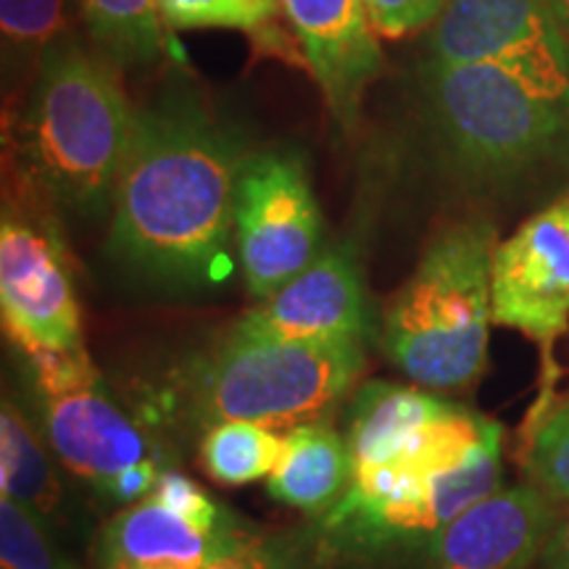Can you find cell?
<instances>
[{"mask_svg":"<svg viewBox=\"0 0 569 569\" xmlns=\"http://www.w3.org/2000/svg\"><path fill=\"white\" fill-rule=\"evenodd\" d=\"M248 151L201 96L172 88L134 113L113 190L109 251L146 280L203 288L230 269L234 188Z\"/></svg>","mask_w":569,"mask_h":569,"instance_id":"cell-1","label":"cell"},{"mask_svg":"<svg viewBox=\"0 0 569 569\" xmlns=\"http://www.w3.org/2000/svg\"><path fill=\"white\" fill-rule=\"evenodd\" d=\"M134 113L119 67L67 34L40 61L13 119V167L42 201L101 213L113 201Z\"/></svg>","mask_w":569,"mask_h":569,"instance_id":"cell-2","label":"cell"},{"mask_svg":"<svg viewBox=\"0 0 569 569\" xmlns=\"http://www.w3.org/2000/svg\"><path fill=\"white\" fill-rule=\"evenodd\" d=\"M501 425L453 403L380 457L356 465L322 528L361 546L430 543L448 522L501 490Z\"/></svg>","mask_w":569,"mask_h":569,"instance_id":"cell-3","label":"cell"},{"mask_svg":"<svg viewBox=\"0 0 569 569\" xmlns=\"http://www.w3.org/2000/svg\"><path fill=\"white\" fill-rule=\"evenodd\" d=\"M419 124L440 172L475 193L569 182V111L501 69L425 61Z\"/></svg>","mask_w":569,"mask_h":569,"instance_id":"cell-4","label":"cell"},{"mask_svg":"<svg viewBox=\"0 0 569 569\" xmlns=\"http://www.w3.org/2000/svg\"><path fill=\"white\" fill-rule=\"evenodd\" d=\"M496 246L488 219L443 227L388 303L382 351L415 386L459 390L486 372Z\"/></svg>","mask_w":569,"mask_h":569,"instance_id":"cell-5","label":"cell"},{"mask_svg":"<svg viewBox=\"0 0 569 569\" xmlns=\"http://www.w3.org/2000/svg\"><path fill=\"white\" fill-rule=\"evenodd\" d=\"M365 369V340H272L227 332L196 375L211 425L243 419L267 427L317 422Z\"/></svg>","mask_w":569,"mask_h":569,"instance_id":"cell-6","label":"cell"},{"mask_svg":"<svg viewBox=\"0 0 569 569\" xmlns=\"http://www.w3.org/2000/svg\"><path fill=\"white\" fill-rule=\"evenodd\" d=\"M27 361L48 446L61 465L119 503L151 493L161 478L151 443L109 396L88 351L38 353Z\"/></svg>","mask_w":569,"mask_h":569,"instance_id":"cell-7","label":"cell"},{"mask_svg":"<svg viewBox=\"0 0 569 569\" xmlns=\"http://www.w3.org/2000/svg\"><path fill=\"white\" fill-rule=\"evenodd\" d=\"M322 209L303 161L288 151H256L234 188V246L248 293L264 301L317 259Z\"/></svg>","mask_w":569,"mask_h":569,"instance_id":"cell-8","label":"cell"},{"mask_svg":"<svg viewBox=\"0 0 569 569\" xmlns=\"http://www.w3.org/2000/svg\"><path fill=\"white\" fill-rule=\"evenodd\" d=\"M425 61L486 63L569 111V48L546 0H448Z\"/></svg>","mask_w":569,"mask_h":569,"instance_id":"cell-9","label":"cell"},{"mask_svg":"<svg viewBox=\"0 0 569 569\" xmlns=\"http://www.w3.org/2000/svg\"><path fill=\"white\" fill-rule=\"evenodd\" d=\"M232 557H243V540L230 515L180 472H161L98 540L103 569H203Z\"/></svg>","mask_w":569,"mask_h":569,"instance_id":"cell-10","label":"cell"},{"mask_svg":"<svg viewBox=\"0 0 569 569\" xmlns=\"http://www.w3.org/2000/svg\"><path fill=\"white\" fill-rule=\"evenodd\" d=\"M0 311L24 356L82 353V309L53 227L6 209L0 224Z\"/></svg>","mask_w":569,"mask_h":569,"instance_id":"cell-11","label":"cell"},{"mask_svg":"<svg viewBox=\"0 0 569 569\" xmlns=\"http://www.w3.org/2000/svg\"><path fill=\"white\" fill-rule=\"evenodd\" d=\"M493 325L551 346L569 332V193L532 213L493 251Z\"/></svg>","mask_w":569,"mask_h":569,"instance_id":"cell-12","label":"cell"},{"mask_svg":"<svg viewBox=\"0 0 569 569\" xmlns=\"http://www.w3.org/2000/svg\"><path fill=\"white\" fill-rule=\"evenodd\" d=\"M238 338L365 340L372 336L367 288L348 248H325L303 272L253 306L230 330Z\"/></svg>","mask_w":569,"mask_h":569,"instance_id":"cell-13","label":"cell"},{"mask_svg":"<svg viewBox=\"0 0 569 569\" xmlns=\"http://www.w3.org/2000/svg\"><path fill=\"white\" fill-rule=\"evenodd\" d=\"M288 30L301 46L322 98L340 127L351 130L365 92L382 74L380 34L365 0H280Z\"/></svg>","mask_w":569,"mask_h":569,"instance_id":"cell-14","label":"cell"},{"mask_svg":"<svg viewBox=\"0 0 569 569\" xmlns=\"http://www.w3.org/2000/svg\"><path fill=\"white\" fill-rule=\"evenodd\" d=\"M559 515L530 482L496 490L430 540L425 569H530Z\"/></svg>","mask_w":569,"mask_h":569,"instance_id":"cell-15","label":"cell"},{"mask_svg":"<svg viewBox=\"0 0 569 569\" xmlns=\"http://www.w3.org/2000/svg\"><path fill=\"white\" fill-rule=\"evenodd\" d=\"M280 465L267 478V488L284 507L330 511L351 486L353 459L346 436L325 422L290 427Z\"/></svg>","mask_w":569,"mask_h":569,"instance_id":"cell-16","label":"cell"},{"mask_svg":"<svg viewBox=\"0 0 569 569\" xmlns=\"http://www.w3.org/2000/svg\"><path fill=\"white\" fill-rule=\"evenodd\" d=\"M453 403L422 386L398 382H367L356 390L348 415V448L353 467L380 457L390 446L419 425L430 422L451 409Z\"/></svg>","mask_w":569,"mask_h":569,"instance_id":"cell-17","label":"cell"},{"mask_svg":"<svg viewBox=\"0 0 569 569\" xmlns=\"http://www.w3.org/2000/svg\"><path fill=\"white\" fill-rule=\"evenodd\" d=\"M169 32L234 30L243 32L261 56L306 67L303 51L284 30L280 0H156Z\"/></svg>","mask_w":569,"mask_h":569,"instance_id":"cell-18","label":"cell"},{"mask_svg":"<svg viewBox=\"0 0 569 569\" xmlns=\"http://www.w3.org/2000/svg\"><path fill=\"white\" fill-rule=\"evenodd\" d=\"M88 42L113 67H153L172 48L156 0H74Z\"/></svg>","mask_w":569,"mask_h":569,"instance_id":"cell-19","label":"cell"},{"mask_svg":"<svg viewBox=\"0 0 569 569\" xmlns=\"http://www.w3.org/2000/svg\"><path fill=\"white\" fill-rule=\"evenodd\" d=\"M0 493L42 519H51L61 507L53 461L30 419L11 398H6L0 411Z\"/></svg>","mask_w":569,"mask_h":569,"instance_id":"cell-20","label":"cell"},{"mask_svg":"<svg viewBox=\"0 0 569 569\" xmlns=\"http://www.w3.org/2000/svg\"><path fill=\"white\" fill-rule=\"evenodd\" d=\"M67 0H0L6 84L32 82L46 53L67 38Z\"/></svg>","mask_w":569,"mask_h":569,"instance_id":"cell-21","label":"cell"},{"mask_svg":"<svg viewBox=\"0 0 569 569\" xmlns=\"http://www.w3.org/2000/svg\"><path fill=\"white\" fill-rule=\"evenodd\" d=\"M284 438L272 427L243 419L211 425L201 443V461L211 480L222 486H248L264 480L280 465Z\"/></svg>","mask_w":569,"mask_h":569,"instance_id":"cell-22","label":"cell"},{"mask_svg":"<svg viewBox=\"0 0 569 569\" xmlns=\"http://www.w3.org/2000/svg\"><path fill=\"white\" fill-rule=\"evenodd\" d=\"M525 475L559 509L569 507V396L546 407L525 446Z\"/></svg>","mask_w":569,"mask_h":569,"instance_id":"cell-23","label":"cell"},{"mask_svg":"<svg viewBox=\"0 0 569 569\" xmlns=\"http://www.w3.org/2000/svg\"><path fill=\"white\" fill-rule=\"evenodd\" d=\"M0 565L3 569H77L56 549L46 519L11 498H0Z\"/></svg>","mask_w":569,"mask_h":569,"instance_id":"cell-24","label":"cell"},{"mask_svg":"<svg viewBox=\"0 0 569 569\" xmlns=\"http://www.w3.org/2000/svg\"><path fill=\"white\" fill-rule=\"evenodd\" d=\"M448 0H365L375 32L386 40L430 30Z\"/></svg>","mask_w":569,"mask_h":569,"instance_id":"cell-25","label":"cell"},{"mask_svg":"<svg viewBox=\"0 0 569 569\" xmlns=\"http://www.w3.org/2000/svg\"><path fill=\"white\" fill-rule=\"evenodd\" d=\"M536 569H569V507L561 509L559 522L553 525L551 536L540 549Z\"/></svg>","mask_w":569,"mask_h":569,"instance_id":"cell-26","label":"cell"},{"mask_svg":"<svg viewBox=\"0 0 569 569\" xmlns=\"http://www.w3.org/2000/svg\"><path fill=\"white\" fill-rule=\"evenodd\" d=\"M546 3H549L553 19H557L559 30L565 34V42L569 48V0H546Z\"/></svg>","mask_w":569,"mask_h":569,"instance_id":"cell-27","label":"cell"},{"mask_svg":"<svg viewBox=\"0 0 569 569\" xmlns=\"http://www.w3.org/2000/svg\"><path fill=\"white\" fill-rule=\"evenodd\" d=\"M203 569H251V567L246 565L243 557H232V559H222V561H217V565H209Z\"/></svg>","mask_w":569,"mask_h":569,"instance_id":"cell-28","label":"cell"}]
</instances>
